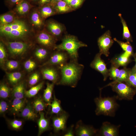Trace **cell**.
<instances>
[{"label":"cell","instance_id":"obj_5","mask_svg":"<svg viewBox=\"0 0 136 136\" xmlns=\"http://www.w3.org/2000/svg\"><path fill=\"white\" fill-rule=\"evenodd\" d=\"M112 90L117 94V99L131 100L136 94V90L124 82H118L111 84Z\"/></svg>","mask_w":136,"mask_h":136},{"label":"cell","instance_id":"obj_15","mask_svg":"<svg viewBox=\"0 0 136 136\" xmlns=\"http://www.w3.org/2000/svg\"><path fill=\"white\" fill-rule=\"evenodd\" d=\"M38 41L41 44L48 48H51L55 46L54 39L51 35L45 32L40 33L37 37Z\"/></svg>","mask_w":136,"mask_h":136},{"label":"cell","instance_id":"obj_40","mask_svg":"<svg viewBox=\"0 0 136 136\" xmlns=\"http://www.w3.org/2000/svg\"><path fill=\"white\" fill-rule=\"evenodd\" d=\"M36 66V63L33 60L30 59L26 61L24 64L25 69L28 71L32 70L35 68Z\"/></svg>","mask_w":136,"mask_h":136},{"label":"cell","instance_id":"obj_35","mask_svg":"<svg viewBox=\"0 0 136 136\" xmlns=\"http://www.w3.org/2000/svg\"><path fill=\"white\" fill-rule=\"evenodd\" d=\"M66 3L62 1L57 2L56 8L57 11L60 13H64L70 11L71 9Z\"/></svg>","mask_w":136,"mask_h":136},{"label":"cell","instance_id":"obj_52","mask_svg":"<svg viewBox=\"0 0 136 136\" xmlns=\"http://www.w3.org/2000/svg\"><path fill=\"white\" fill-rule=\"evenodd\" d=\"M71 0L72 1V0Z\"/></svg>","mask_w":136,"mask_h":136},{"label":"cell","instance_id":"obj_32","mask_svg":"<svg viewBox=\"0 0 136 136\" xmlns=\"http://www.w3.org/2000/svg\"><path fill=\"white\" fill-rule=\"evenodd\" d=\"M33 106L36 112H41L45 110L46 105L41 98H38L34 101Z\"/></svg>","mask_w":136,"mask_h":136},{"label":"cell","instance_id":"obj_12","mask_svg":"<svg viewBox=\"0 0 136 136\" xmlns=\"http://www.w3.org/2000/svg\"><path fill=\"white\" fill-rule=\"evenodd\" d=\"M8 48L10 53L13 56L21 55L28 48L26 43L20 42H10L8 43Z\"/></svg>","mask_w":136,"mask_h":136},{"label":"cell","instance_id":"obj_49","mask_svg":"<svg viewBox=\"0 0 136 136\" xmlns=\"http://www.w3.org/2000/svg\"><path fill=\"white\" fill-rule=\"evenodd\" d=\"M64 1L69 4L71 1V0H64Z\"/></svg>","mask_w":136,"mask_h":136},{"label":"cell","instance_id":"obj_27","mask_svg":"<svg viewBox=\"0 0 136 136\" xmlns=\"http://www.w3.org/2000/svg\"><path fill=\"white\" fill-rule=\"evenodd\" d=\"M44 83V82H42L38 85L32 87L28 90L25 91V95L29 98L34 96L42 88Z\"/></svg>","mask_w":136,"mask_h":136},{"label":"cell","instance_id":"obj_11","mask_svg":"<svg viewBox=\"0 0 136 136\" xmlns=\"http://www.w3.org/2000/svg\"><path fill=\"white\" fill-rule=\"evenodd\" d=\"M68 117V113L64 111L53 118L52 125L55 132H63L66 130Z\"/></svg>","mask_w":136,"mask_h":136},{"label":"cell","instance_id":"obj_20","mask_svg":"<svg viewBox=\"0 0 136 136\" xmlns=\"http://www.w3.org/2000/svg\"><path fill=\"white\" fill-rule=\"evenodd\" d=\"M54 84L53 83H47L46 88L44 91L43 98L48 105L51 103Z\"/></svg>","mask_w":136,"mask_h":136},{"label":"cell","instance_id":"obj_19","mask_svg":"<svg viewBox=\"0 0 136 136\" xmlns=\"http://www.w3.org/2000/svg\"><path fill=\"white\" fill-rule=\"evenodd\" d=\"M24 84L20 82L14 88L12 95L15 98L22 99L25 94Z\"/></svg>","mask_w":136,"mask_h":136},{"label":"cell","instance_id":"obj_45","mask_svg":"<svg viewBox=\"0 0 136 136\" xmlns=\"http://www.w3.org/2000/svg\"><path fill=\"white\" fill-rule=\"evenodd\" d=\"M74 126L72 125L65 131L63 134L64 136H73L74 135V132L73 129Z\"/></svg>","mask_w":136,"mask_h":136},{"label":"cell","instance_id":"obj_42","mask_svg":"<svg viewBox=\"0 0 136 136\" xmlns=\"http://www.w3.org/2000/svg\"><path fill=\"white\" fill-rule=\"evenodd\" d=\"M22 124V121L20 120H14L11 121L10 123L11 127L13 129H18L20 128Z\"/></svg>","mask_w":136,"mask_h":136},{"label":"cell","instance_id":"obj_31","mask_svg":"<svg viewBox=\"0 0 136 136\" xmlns=\"http://www.w3.org/2000/svg\"><path fill=\"white\" fill-rule=\"evenodd\" d=\"M8 80L13 84H17L21 78L22 74L19 72H16L7 73Z\"/></svg>","mask_w":136,"mask_h":136},{"label":"cell","instance_id":"obj_36","mask_svg":"<svg viewBox=\"0 0 136 136\" xmlns=\"http://www.w3.org/2000/svg\"><path fill=\"white\" fill-rule=\"evenodd\" d=\"M49 54L48 51L44 48H39L36 50L35 52L36 56L40 60H43L48 57Z\"/></svg>","mask_w":136,"mask_h":136},{"label":"cell","instance_id":"obj_41","mask_svg":"<svg viewBox=\"0 0 136 136\" xmlns=\"http://www.w3.org/2000/svg\"><path fill=\"white\" fill-rule=\"evenodd\" d=\"M6 66L9 69L13 70L17 68L19 65L18 62L14 60H9L6 63Z\"/></svg>","mask_w":136,"mask_h":136},{"label":"cell","instance_id":"obj_28","mask_svg":"<svg viewBox=\"0 0 136 136\" xmlns=\"http://www.w3.org/2000/svg\"><path fill=\"white\" fill-rule=\"evenodd\" d=\"M42 18L40 14L36 11L33 12L30 16L32 23L36 26L39 27H41L43 24Z\"/></svg>","mask_w":136,"mask_h":136},{"label":"cell","instance_id":"obj_33","mask_svg":"<svg viewBox=\"0 0 136 136\" xmlns=\"http://www.w3.org/2000/svg\"><path fill=\"white\" fill-rule=\"evenodd\" d=\"M109 70V76L110 79L113 81H116L118 79L120 73V70L114 65H111Z\"/></svg>","mask_w":136,"mask_h":136},{"label":"cell","instance_id":"obj_30","mask_svg":"<svg viewBox=\"0 0 136 136\" xmlns=\"http://www.w3.org/2000/svg\"><path fill=\"white\" fill-rule=\"evenodd\" d=\"M15 20L14 16L10 13H6L1 15L0 22L1 25L11 23Z\"/></svg>","mask_w":136,"mask_h":136},{"label":"cell","instance_id":"obj_39","mask_svg":"<svg viewBox=\"0 0 136 136\" xmlns=\"http://www.w3.org/2000/svg\"><path fill=\"white\" fill-rule=\"evenodd\" d=\"M40 77V75L38 73H33L29 77L28 81L29 84L30 86L36 84L38 81Z\"/></svg>","mask_w":136,"mask_h":136},{"label":"cell","instance_id":"obj_21","mask_svg":"<svg viewBox=\"0 0 136 136\" xmlns=\"http://www.w3.org/2000/svg\"><path fill=\"white\" fill-rule=\"evenodd\" d=\"M48 27L50 32L55 36H59L62 31V28L61 26L59 24L56 22H50L48 25Z\"/></svg>","mask_w":136,"mask_h":136},{"label":"cell","instance_id":"obj_17","mask_svg":"<svg viewBox=\"0 0 136 136\" xmlns=\"http://www.w3.org/2000/svg\"><path fill=\"white\" fill-rule=\"evenodd\" d=\"M40 115V118L38 122L39 128L38 136L47 130L49 126V121L45 118L44 113L41 112Z\"/></svg>","mask_w":136,"mask_h":136},{"label":"cell","instance_id":"obj_2","mask_svg":"<svg viewBox=\"0 0 136 136\" xmlns=\"http://www.w3.org/2000/svg\"><path fill=\"white\" fill-rule=\"evenodd\" d=\"M99 96L94 99L96 105L95 111L97 115H103L104 116L114 117L116 112L119 107L116 100V96L112 97H103L100 89Z\"/></svg>","mask_w":136,"mask_h":136},{"label":"cell","instance_id":"obj_13","mask_svg":"<svg viewBox=\"0 0 136 136\" xmlns=\"http://www.w3.org/2000/svg\"><path fill=\"white\" fill-rule=\"evenodd\" d=\"M98 131L92 126L84 124L80 121L75 127V133L78 136H92L96 135Z\"/></svg>","mask_w":136,"mask_h":136},{"label":"cell","instance_id":"obj_44","mask_svg":"<svg viewBox=\"0 0 136 136\" xmlns=\"http://www.w3.org/2000/svg\"><path fill=\"white\" fill-rule=\"evenodd\" d=\"M83 2V0H72L69 5L72 7L76 8L79 7Z\"/></svg>","mask_w":136,"mask_h":136},{"label":"cell","instance_id":"obj_29","mask_svg":"<svg viewBox=\"0 0 136 136\" xmlns=\"http://www.w3.org/2000/svg\"><path fill=\"white\" fill-rule=\"evenodd\" d=\"M136 90V70L131 69L129 76L125 82Z\"/></svg>","mask_w":136,"mask_h":136},{"label":"cell","instance_id":"obj_1","mask_svg":"<svg viewBox=\"0 0 136 136\" xmlns=\"http://www.w3.org/2000/svg\"><path fill=\"white\" fill-rule=\"evenodd\" d=\"M84 66L78 61L70 60L60 67V78L58 84L67 85L72 87L76 86L80 79Z\"/></svg>","mask_w":136,"mask_h":136},{"label":"cell","instance_id":"obj_43","mask_svg":"<svg viewBox=\"0 0 136 136\" xmlns=\"http://www.w3.org/2000/svg\"><path fill=\"white\" fill-rule=\"evenodd\" d=\"M8 105L7 103L4 101H1L0 103V112L1 113L5 112L8 108Z\"/></svg>","mask_w":136,"mask_h":136},{"label":"cell","instance_id":"obj_47","mask_svg":"<svg viewBox=\"0 0 136 136\" xmlns=\"http://www.w3.org/2000/svg\"><path fill=\"white\" fill-rule=\"evenodd\" d=\"M9 2L11 4H17L21 0H8Z\"/></svg>","mask_w":136,"mask_h":136},{"label":"cell","instance_id":"obj_9","mask_svg":"<svg viewBox=\"0 0 136 136\" xmlns=\"http://www.w3.org/2000/svg\"><path fill=\"white\" fill-rule=\"evenodd\" d=\"M101 55L99 53H97L90 63V66L101 74L103 76L104 80L105 81L109 76V70L104 61L101 58Z\"/></svg>","mask_w":136,"mask_h":136},{"label":"cell","instance_id":"obj_23","mask_svg":"<svg viewBox=\"0 0 136 136\" xmlns=\"http://www.w3.org/2000/svg\"><path fill=\"white\" fill-rule=\"evenodd\" d=\"M51 103L49 105L51 107V113L57 115L60 114L64 111L61 106L60 101L56 98L55 95Z\"/></svg>","mask_w":136,"mask_h":136},{"label":"cell","instance_id":"obj_25","mask_svg":"<svg viewBox=\"0 0 136 136\" xmlns=\"http://www.w3.org/2000/svg\"><path fill=\"white\" fill-rule=\"evenodd\" d=\"M25 103V101L22 99L15 98L12 103V111L15 113L21 112L24 108Z\"/></svg>","mask_w":136,"mask_h":136},{"label":"cell","instance_id":"obj_4","mask_svg":"<svg viewBox=\"0 0 136 136\" xmlns=\"http://www.w3.org/2000/svg\"><path fill=\"white\" fill-rule=\"evenodd\" d=\"M25 23L19 20H15L12 23L0 25L1 33L5 36L12 38H19L25 37L28 29Z\"/></svg>","mask_w":136,"mask_h":136},{"label":"cell","instance_id":"obj_34","mask_svg":"<svg viewBox=\"0 0 136 136\" xmlns=\"http://www.w3.org/2000/svg\"><path fill=\"white\" fill-rule=\"evenodd\" d=\"M54 13L53 10L51 7L45 6L41 8L40 14L42 18H45L53 15Z\"/></svg>","mask_w":136,"mask_h":136},{"label":"cell","instance_id":"obj_24","mask_svg":"<svg viewBox=\"0 0 136 136\" xmlns=\"http://www.w3.org/2000/svg\"><path fill=\"white\" fill-rule=\"evenodd\" d=\"M131 70V69L127 68L126 67H123V69L120 70V74L117 80L109 83L106 86L117 82H125L128 77Z\"/></svg>","mask_w":136,"mask_h":136},{"label":"cell","instance_id":"obj_8","mask_svg":"<svg viewBox=\"0 0 136 136\" xmlns=\"http://www.w3.org/2000/svg\"><path fill=\"white\" fill-rule=\"evenodd\" d=\"M46 66H47L41 70L43 79L58 84L61 76L59 67L58 66L55 67L52 65Z\"/></svg>","mask_w":136,"mask_h":136},{"label":"cell","instance_id":"obj_18","mask_svg":"<svg viewBox=\"0 0 136 136\" xmlns=\"http://www.w3.org/2000/svg\"><path fill=\"white\" fill-rule=\"evenodd\" d=\"M31 7L30 5L27 1L21 0L17 4L16 10L19 14L24 15L29 11Z\"/></svg>","mask_w":136,"mask_h":136},{"label":"cell","instance_id":"obj_7","mask_svg":"<svg viewBox=\"0 0 136 136\" xmlns=\"http://www.w3.org/2000/svg\"><path fill=\"white\" fill-rule=\"evenodd\" d=\"M97 42L99 49V53L106 57L109 56L110 54L109 49L114 42L112 39L110 31L109 30H107L99 37Z\"/></svg>","mask_w":136,"mask_h":136},{"label":"cell","instance_id":"obj_16","mask_svg":"<svg viewBox=\"0 0 136 136\" xmlns=\"http://www.w3.org/2000/svg\"><path fill=\"white\" fill-rule=\"evenodd\" d=\"M36 112L33 107L28 104L21 112V115L25 119L33 120L37 117Z\"/></svg>","mask_w":136,"mask_h":136},{"label":"cell","instance_id":"obj_51","mask_svg":"<svg viewBox=\"0 0 136 136\" xmlns=\"http://www.w3.org/2000/svg\"><path fill=\"white\" fill-rule=\"evenodd\" d=\"M33 1H38V0H32Z\"/></svg>","mask_w":136,"mask_h":136},{"label":"cell","instance_id":"obj_38","mask_svg":"<svg viewBox=\"0 0 136 136\" xmlns=\"http://www.w3.org/2000/svg\"><path fill=\"white\" fill-rule=\"evenodd\" d=\"M7 57V53L3 44L0 43V62L1 64L4 63Z\"/></svg>","mask_w":136,"mask_h":136},{"label":"cell","instance_id":"obj_37","mask_svg":"<svg viewBox=\"0 0 136 136\" xmlns=\"http://www.w3.org/2000/svg\"><path fill=\"white\" fill-rule=\"evenodd\" d=\"M10 90L9 88L6 84L2 83L0 86V96L1 98H6L8 97L10 95Z\"/></svg>","mask_w":136,"mask_h":136},{"label":"cell","instance_id":"obj_22","mask_svg":"<svg viewBox=\"0 0 136 136\" xmlns=\"http://www.w3.org/2000/svg\"><path fill=\"white\" fill-rule=\"evenodd\" d=\"M118 16L120 18L121 22L123 26V39L126 40L127 42H132L133 41L132 38L126 22L122 17L121 14H119Z\"/></svg>","mask_w":136,"mask_h":136},{"label":"cell","instance_id":"obj_10","mask_svg":"<svg viewBox=\"0 0 136 136\" xmlns=\"http://www.w3.org/2000/svg\"><path fill=\"white\" fill-rule=\"evenodd\" d=\"M120 126V125H116L108 122H104L98 130L96 135L100 136H118Z\"/></svg>","mask_w":136,"mask_h":136},{"label":"cell","instance_id":"obj_14","mask_svg":"<svg viewBox=\"0 0 136 136\" xmlns=\"http://www.w3.org/2000/svg\"><path fill=\"white\" fill-rule=\"evenodd\" d=\"M131 56L129 54L124 52L112 58L110 62L112 65L118 68L120 66L126 67L131 61Z\"/></svg>","mask_w":136,"mask_h":136},{"label":"cell","instance_id":"obj_50","mask_svg":"<svg viewBox=\"0 0 136 136\" xmlns=\"http://www.w3.org/2000/svg\"><path fill=\"white\" fill-rule=\"evenodd\" d=\"M54 0L55 2H58L59 1H61L62 0Z\"/></svg>","mask_w":136,"mask_h":136},{"label":"cell","instance_id":"obj_26","mask_svg":"<svg viewBox=\"0 0 136 136\" xmlns=\"http://www.w3.org/2000/svg\"><path fill=\"white\" fill-rule=\"evenodd\" d=\"M113 40L119 45L124 52L131 56H132L134 53L133 49L130 42L127 41L124 42L118 40L115 38H114Z\"/></svg>","mask_w":136,"mask_h":136},{"label":"cell","instance_id":"obj_6","mask_svg":"<svg viewBox=\"0 0 136 136\" xmlns=\"http://www.w3.org/2000/svg\"><path fill=\"white\" fill-rule=\"evenodd\" d=\"M57 50L51 55L44 65L57 66L60 67L68 62L70 58L67 53L63 51Z\"/></svg>","mask_w":136,"mask_h":136},{"label":"cell","instance_id":"obj_48","mask_svg":"<svg viewBox=\"0 0 136 136\" xmlns=\"http://www.w3.org/2000/svg\"><path fill=\"white\" fill-rule=\"evenodd\" d=\"M132 56L134 58V60L135 62V65L132 68L136 70V53H133Z\"/></svg>","mask_w":136,"mask_h":136},{"label":"cell","instance_id":"obj_3","mask_svg":"<svg viewBox=\"0 0 136 136\" xmlns=\"http://www.w3.org/2000/svg\"><path fill=\"white\" fill-rule=\"evenodd\" d=\"M87 46L86 44L79 41L75 37L68 35L62 39L60 44L55 45L53 49L65 51L68 54L70 60L78 61L79 49Z\"/></svg>","mask_w":136,"mask_h":136},{"label":"cell","instance_id":"obj_46","mask_svg":"<svg viewBox=\"0 0 136 136\" xmlns=\"http://www.w3.org/2000/svg\"><path fill=\"white\" fill-rule=\"evenodd\" d=\"M53 1V0H39V3L40 5H42Z\"/></svg>","mask_w":136,"mask_h":136}]
</instances>
